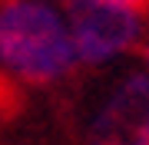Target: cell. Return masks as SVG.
Segmentation results:
<instances>
[{
    "label": "cell",
    "mask_w": 149,
    "mask_h": 145,
    "mask_svg": "<svg viewBox=\"0 0 149 145\" xmlns=\"http://www.w3.org/2000/svg\"><path fill=\"white\" fill-rule=\"evenodd\" d=\"M90 145H149V73H133L106 96Z\"/></svg>",
    "instance_id": "cell-3"
},
{
    "label": "cell",
    "mask_w": 149,
    "mask_h": 145,
    "mask_svg": "<svg viewBox=\"0 0 149 145\" xmlns=\"http://www.w3.org/2000/svg\"><path fill=\"white\" fill-rule=\"evenodd\" d=\"M7 92H10V82H7V79H3V73H0V102L7 99Z\"/></svg>",
    "instance_id": "cell-5"
},
{
    "label": "cell",
    "mask_w": 149,
    "mask_h": 145,
    "mask_svg": "<svg viewBox=\"0 0 149 145\" xmlns=\"http://www.w3.org/2000/svg\"><path fill=\"white\" fill-rule=\"evenodd\" d=\"M106 3L119 7V10H129V13H143V10H149V0H106Z\"/></svg>",
    "instance_id": "cell-4"
},
{
    "label": "cell",
    "mask_w": 149,
    "mask_h": 145,
    "mask_svg": "<svg viewBox=\"0 0 149 145\" xmlns=\"http://www.w3.org/2000/svg\"><path fill=\"white\" fill-rule=\"evenodd\" d=\"M76 66L66 20L47 0H0V73L53 86Z\"/></svg>",
    "instance_id": "cell-1"
},
{
    "label": "cell",
    "mask_w": 149,
    "mask_h": 145,
    "mask_svg": "<svg viewBox=\"0 0 149 145\" xmlns=\"http://www.w3.org/2000/svg\"><path fill=\"white\" fill-rule=\"evenodd\" d=\"M139 53H143V59H146V63H149V36L143 40V43H139Z\"/></svg>",
    "instance_id": "cell-6"
},
{
    "label": "cell",
    "mask_w": 149,
    "mask_h": 145,
    "mask_svg": "<svg viewBox=\"0 0 149 145\" xmlns=\"http://www.w3.org/2000/svg\"><path fill=\"white\" fill-rule=\"evenodd\" d=\"M66 30L73 43L76 63L96 66L129 53L143 36L139 13L119 10L106 0H66Z\"/></svg>",
    "instance_id": "cell-2"
}]
</instances>
